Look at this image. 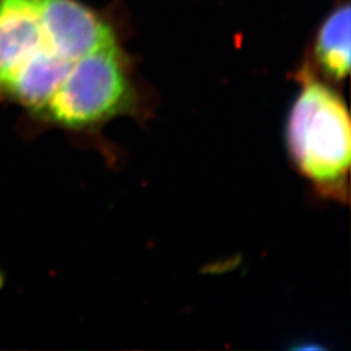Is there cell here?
<instances>
[{"label":"cell","instance_id":"cell-1","mask_svg":"<svg viewBox=\"0 0 351 351\" xmlns=\"http://www.w3.org/2000/svg\"><path fill=\"white\" fill-rule=\"evenodd\" d=\"M289 151L302 175L323 195H348L350 117L339 94L306 75L288 121Z\"/></svg>","mask_w":351,"mask_h":351},{"label":"cell","instance_id":"cell-2","mask_svg":"<svg viewBox=\"0 0 351 351\" xmlns=\"http://www.w3.org/2000/svg\"><path fill=\"white\" fill-rule=\"evenodd\" d=\"M132 90L116 45L73 63L39 116L66 128H85L124 112Z\"/></svg>","mask_w":351,"mask_h":351},{"label":"cell","instance_id":"cell-3","mask_svg":"<svg viewBox=\"0 0 351 351\" xmlns=\"http://www.w3.org/2000/svg\"><path fill=\"white\" fill-rule=\"evenodd\" d=\"M40 23L46 46L71 63L116 45L111 27L77 0H40Z\"/></svg>","mask_w":351,"mask_h":351},{"label":"cell","instance_id":"cell-4","mask_svg":"<svg viewBox=\"0 0 351 351\" xmlns=\"http://www.w3.org/2000/svg\"><path fill=\"white\" fill-rule=\"evenodd\" d=\"M45 47L40 0H0V86Z\"/></svg>","mask_w":351,"mask_h":351},{"label":"cell","instance_id":"cell-5","mask_svg":"<svg viewBox=\"0 0 351 351\" xmlns=\"http://www.w3.org/2000/svg\"><path fill=\"white\" fill-rule=\"evenodd\" d=\"M316 59L326 75L345 78L350 71V7L339 5L320 26L316 38Z\"/></svg>","mask_w":351,"mask_h":351}]
</instances>
